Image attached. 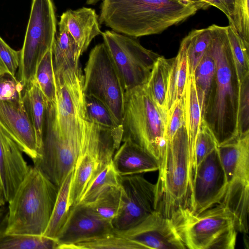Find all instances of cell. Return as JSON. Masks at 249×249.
<instances>
[{"mask_svg": "<svg viewBox=\"0 0 249 249\" xmlns=\"http://www.w3.org/2000/svg\"><path fill=\"white\" fill-rule=\"evenodd\" d=\"M187 77L186 48L184 42L182 40L178 53L174 57L170 72L166 98L167 112L175 102L180 99L183 95Z\"/></svg>", "mask_w": 249, "mask_h": 249, "instance_id": "cell-23", "label": "cell"}, {"mask_svg": "<svg viewBox=\"0 0 249 249\" xmlns=\"http://www.w3.org/2000/svg\"><path fill=\"white\" fill-rule=\"evenodd\" d=\"M166 115L144 85L126 90L122 122V142L130 140L160 163L166 146Z\"/></svg>", "mask_w": 249, "mask_h": 249, "instance_id": "cell-5", "label": "cell"}, {"mask_svg": "<svg viewBox=\"0 0 249 249\" xmlns=\"http://www.w3.org/2000/svg\"><path fill=\"white\" fill-rule=\"evenodd\" d=\"M6 201L4 197L3 187L0 178V207L5 205Z\"/></svg>", "mask_w": 249, "mask_h": 249, "instance_id": "cell-44", "label": "cell"}, {"mask_svg": "<svg viewBox=\"0 0 249 249\" xmlns=\"http://www.w3.org/2000/svg\"><path fill=\"white\" fill-rule=\"evenodd\" d=\"M174 58L160 56L155 62L149 77L144 85L147 91L160 108L167 116L166 98Z\"/></svg>", "mask_w": 249, "mask_h": 249, "instance_id": "cell-22", "label": "cell"}, {"mask_svg": "<svg viewBox=\"0 0 249 249\" xmlns=\"http://www.w3.org/2000/svg\"><path fill=\"white\" fill-rule=\"evenodd\" d=\"M121 197L120 186H109L102 190L88 205L98 216L112 223L118 213Z\"/></svg>", "mask_w": 249, "mask_h": 249, "instance_id": "cell-30", "label": "cell"}, {"mask_svg": "<svg viewBox=\"0 0 249 249\" xmlns=\"http://www.w3.org/2000/svg\"><path fill=\"white\" fill-rule=\"evenodd\" d=\"M184 109L183 95L180 99L175 102L167 113L164 133L166 142L170 141L178 129L185 124Z\"/></svg>", "mask_w": 249, "mask_h": 249, "instance_id": "cell-39", "label": "cell"}, {"mask_svg": "<svg viewBox=\"0 0 249 249\" xmlns=\"http://www.w3.org/2000/svg\"><path fill=\"white\" fill-rule=\"evenodd\" d=\"M109 186H119V175L116 172L112 161L96 171L79 202L87 204L91 203L102 190Z\"/></svg>", "mask_w": 249, "mask_h": 249, "instance_id": "cell-29", "label": "cell"}, {"mask_svg": "<svg viewBox=\"0 0 249 249\" xmlns=\"http://www.w3.org/2000/svg\"><path fill=\"white\" fill-rule=\"evenodd\" d=\"M106 128L86 121L82 141L74 165L69 196L70 208L78 203L89 183L100 168L108 148Z\"/></svg>", "mask_w": 249, "mask_h": 249, "instance_id": "cell-12", "label": "cell"}, {"mask_svg": "<svg viewBox=\"0 0 249 249\" xmlns=\"http://www.w3.org/2000/svg\"><path fill=\"white\" fill-rule=\"evenodd\" d=\"M140 249L135 242L115 232L63 247L62 249Z\"/></svg>", "mask_w": 249, "mask_h": 249, "instance_id": "cell-33", "label": "cell"}, {"mask_svg": "<svg viewBox=\"0 0 249 249\" xmlns=\"http://www.w3.org/2000/svg\"><path fill=\"white\" fill-rule=\"evenodd\" d=\"M194 155L184 124L166 142L155 183V210L165 217L189 208Z\"/></svg>", "mask_w": 249, "mask_h": 249, "instance_id": "cell-3", "label": "cell"}, {"mask_svg": "<svg viewBox=\"0 0 249 249\" xmlns=\"http://www.w3.org/2000/svg\"><path fill=\"white\" fill-rule=\"evenodd\" d=\"M56 19L52 0H32L29 18L20 50L18 79L24 87L34 79L37 67L53 47Z\"/></svg>", "mask_w": 249, "mask_h": 249, "instance_id": "cell-9", "label": "cell"}, {"mask_svg": "<svg viewBox=\"0 0 249 249\" xmlns=\"http://www.w3.org/2000/svg\"><path fill=\"white\" fill-rule=\"evenodd\" d=\"M88 120L112 130L123 129L109 109L102 102L91 96L85 95Z\"/></svg>", "mask_w": 249, "mask_h": 249, "instance_id": "cell-35", "label": "cell"}, {"mask_svg": "<svg viewBox=\"0 0 249 249\" xmlns=\"http://www.w3.org/2000/svg\"><path fill=\"white\" fill-rule=\"evenodd\" d=\"M24 88L16 76L0 71V100L21 99Z\"/></svg>", "mask_w": 249, "mask_h": 249, "instance_id": "cell-40", "label": "cell"}, {"mask_svg": "<svg viewBox=\"0 0 249 249\" xmlns=\"http://www.w3.org/2000/svg\"><path fill=\"white\" fill-rule=\"evenodd\" d=\"M114 232L112 223L98 216L87 204L70 208L67 219L56 239L58 249Z\"/></svg>", "mask_w": 249, "mask_h": 249, "instance_id": "cell-17", "label": "cell"}, {"mask_svg": "<svg viewBox=\"0 0 249 249\" xmlns=\"http://www.w3.org/2000/svg\"><path fill=\"white\" fill-rule=\"evenodd\" d=\"M34 79L47 102L55 104L56 87L53 66L52 47L46 52L39 63Z\"/></svg>", "mask_w": 249, "mask_h": 249, "instance_id": "cell-31", "label": "cell"}, {"mask_svg": "<svg viewBox=\"0 0 249 249\" xmlns=\"http://www.w3.org/2000/svg\"><path fill=\"white\" fill-rule=\"evenodd\" d=\"M227 35L239 84L249 74V43L231 24L227 26Z\"/></svg>", "mask_w": 249, "mask_h": 249, "instance_id": "cell-32", "label": "cell"}, {"mask_svg": "<svg viewBox=\"0 0 249 249\" xmlns=\"http://www.w3.org/2000/svg\"><path fill=\"white\" fill-rule=\"evenodd\" d=\"M237 130L238 136L249 133V74L239 83Z\"/></svg>", "mask_w": 249, "mask_h": 249, "instance_id": "cell-37", "label": "cell"}, {"mask_svg": "<svg viewBox=\"0 0 249 249\" xmlns=\"http://www.w3.org/2000/svg\"><path fill=\"white\" fill-rule=\"evenodd\" d=\"M8 219V207L5 205L0 207V232L5 231Z\"/></svg>", "mask_w": 249, "mask_h": 249, "instance_id": "cell-43", "label": "cell"}, {"mask_svg": "<svg viewBox=\"0 0 249 249\" xmlns=\"http://www.w3.org/2000/svg\"><path fill=\"white\" fill-rule=\"evenodd\" d=\"M22 153L0 127V178L7 203L14 196L30 168Z\"/></svg>", "mask_w": 249, "mask_h": 249, "instance_id": "cell-18", "label": "cell"}, {"mask_svg": "<svg viewBox=\"0 0 249 249\" xmlns=\"http://www.w3.org/2000/svg\"><path fill=\"white\" fill-rule=\"evenodd\" d=\"M225 191V174L217 146L199 164L194 172L188 209L197 214L221 204Z\"/></svg>", "mask_w": 249, "mask_h": 249, "instance_id": "cell-14", "label": "cell"}, {"mask_svg": "<svg viewBox=\"0 0 249 249\" xmlns=\"http://www.w3.org/2000/svg\"><path fill=\"white\" fill-rule=\"evenodd\" d=\"M215 72L214 60L207 49L194 74L201 111L210 90Z\"/></svg>", "mask_w": 249, "mask_h": 249, "instance_id": "cell-34", "label": "cell"}, {"mask_svg": "<svg viewBox=\"0 0 249 249\" xmlns=\"http://www.w3.org/2000/svg\"><path fill=\"white\" fill-rule=\"evenodd\" d=\"M206 9L197 0H103L99 22L133 37L159 34Z\"/></svg>", "mask_w": 249, "mask_h": 249, "instance_id": "cell-2", "label": "cell"}, {"mask_svg": "<svg viewBox=\"0 0 249 249\" xmlns=\"http://www.w3.org/2000/svg\"><path fill=\"white\" fill-rule=\"evenodd\" d=\"M98 19L95 11L90 8L70 9L61 16L59 29H65L69 33L82 55L92 39L102 34Z\"/></svg>", "mask_w": 249, "mask_h": 249, "instance_id": "cell-19", "label": "cell"}, {"mask_svg": "<svg viewBox=\"0 0 249 249\" xmlns=\"http://www.w3.org/2000/svg\"><path fill=\"white\" fill-rule=\"evenodd\" d=\"M59 188L36 166L29 171L8 202L5 232L42 235L48 225Z\"/></svg>", "mask_w": 249, "mask_h": 249, "instance_id": "cell-4", "label": "cell"}, {"mask_svg": "<svg viewBox=\"0 0 249 249\" xmlns=\"http://www.w3.org/2000/svg\"><path fill=\"white\" fill-rule=\"evenodd\" d=\"M211 26L208 50L215 64L210 90L201 111L218 145L237 137L239 84L227 35V26Z\"/></svg>", "mask_w": 249, "mask_h": 249, "instance_id": "cell-1", "label": "cell"}, {"mask_svg": "<svg viewBox=\"0 0 249 249\" xmlns=\"http://www.w3.org/2000/svg\"><path fill=\"white\" fill-rule=\"evenodd\" d=\"M217 145V142L212 131L205 122L201 120L195 148L193 176L199 164Z\"/></svg>", "mask_w": 249, "mask_h": 249, "instance_id": "cell-36", "label": "cell"}, {"mask_svg": "<svg viewBox=\"0 0 249 249\" xmlns=\"http://www.w3.org/2000/svg\"><path fill=\"white\" fill-rule=\"evenodd\" d=\"M183 95L185 125L190 144L195 149L201 115L194 74L188 75Z\"/></svg>", "mask_w": 249, "mask_h": 249, "instance_id": "cell-24", "label": "cell"}, {"mask_svg": "<svg viewBox=\"0 0 249 249\" xmlns=\"http://www.w3.org/2000/svg\"><path fill=\"white\" fill-rule=\"evenodd\" d=\"M74 169L67 175L59 188L57 197L47 227L43 235L56 239L65 224L69 213V196Z\"/></svg>", "mask_w": 249, "mask_h": 249, "instance_id": "cell-25", "label": "cell"}, {"mask_svg": "<svg viewBox=\"0 0 249 249\" xmlns=\"http://www.w3.org/2000/svg\"><path fill=\"white\" fill-rule=\"evenodd\" d=\"M212 36L211 26L190 32L182 41L187 52L188 75L194 74L210 44Z\"/></svg>", "mask_w": 249, "mask_h": 249, "instance_id": "cell-27", "label": "cell"}, {"mask_svg": "<svg viewBox=\"0 0 249 249\" xmlns=\"http://www.w3.org/2000/svg\"><path fill=\"white\" fill-rule=\"evenodd\" d=\"M121 197L118 213L112 222L115 231L127 230L155 210L156 186L138 174L119 176Z\"/></svg>", "mask_w": 249, "mask_h": 249, "instance_id": "cell-13", "label": "cell"}, {"mask_svg": "<svg viewBox=\"0 0 249 249\" xmlns=\"http://www.w3.org/2000/svg\"><path fill=\"white\" fill-rule=\"evenodd\" d=\"M55 102L49 106L53 126L62 137H82L88 120L84 89V74L79 63L54 70Z\"/></svg>", "mask_w": 249, "mask_h": 249, "instance_id": "cell-8", "label": "cell"}, {"mask_svg": "<svg viewBox=\"0 0 249 249\" xmlns=\"http://www.w3.org/2000/svg\"><path fill=\"white\" fill-rule=\"evenodd\" d=\"M102 35L125 91L144 85L160 55L143 47L135 37L113 30Z\"/></svg>", "mask_w": 249, "mask_h": 249, "instance_id": "cell-11", "label": "cell"}, {"mask_svg": "<svg viewBox=\"0 0 249 249\" xmlns=\"http://www.w3.org/2000/svg\"><path fill=\"white\" fill-rule=\"evenodd\" d=\"M23 91V103L35 129L37 142L41 150L47 101L35 79L24 87Z\"/></svg>", "mask_w": 249, "mask_h": 249, "instance_id": "cell-21", "label": "cell"}, {"mask_svg": "<svg viewBox=\"0 0 249 249\" xmlns=\"http://www.w3.org/2000/svg\"><path fill=\"white\" fill-rule=\"evenodd\" d=\"M0 127L33 162L40 158V148L22 98L0 100Z\"/></svg>", "mask_w": 249, "mask_h": 249, "instance_id": "cell-16", "label": "cell"}, {"mask_svg": "<svg viewBox=\"0 0 249 249\" xmlns=\"http://www.w3.org/2000/svg\"><path fill=\"white\" fill-rule=\"evenodd\" d=\"M186 249H233L237 230L229 209L217 204L199 214L181 209L171 217Z\"/></svg>", "mask_w": 249, "mask_h": 249, "instance_id": "cell-6", "label": "cell"}, {"mask_svg": "<svg viewBox=\"0 0 249 249\" xmlns=\"http://www.w3.org/2000/svg\"><path fill=\"white\" fill-rule=\"evenodd\" d=\"M234 6L231 23L238 34L249 43V0H234Z\"/></svg>", "mask_w": 249, "mask_h": 249, "instance_id": "cell-38", "label": "cell"}, {"mask_svg": "<svg viewBox=\"0 0 249 249\" xmlns=\"http://www.w3.org/2000/svg\"><path fill=\"white\" fill-rule=\"evenodd\" d=\"M20 55V51L12 48L0 36V71L15 76L19 65Z\"/></svg>", "mask_w": 249, "mask_h": 249, "instance_id": "cell-41", "label": "cell"}, {"mask_svg": "<svg viewBox=\"0 0 249 249\" xmlns=\"http://www.w3.org/2000/svg\"><path fill=\"white\" fill-rule=\"evenodd\" d=\"M85 95L102 102L122 125L125 89L120 75L104 43L90 51L84 69Z\"/></svg>", "mask_w": 249, "mask_h": 249, "instance_id": "cell-10", "label": "cell"}, {"mask_svg": "<svg viewBox=\"0 0 249 249\" xmlns=\"http://www.w3.org/2000/svg\"><path fill=\"white\" fill-rule=\"evenodd\" d=\"M114 232L135 242L140 249H186L172 219L156 211L136 226Z\"/></svg>", "mask_w": 249, "mask_h": 249, "instance_id": "cell-15", "label": "cell"}, {"mask_svg": "<svg viewBox=\"0 0 249 249\" xmlns=\"http://www.w3.org/2000/svg\"><path fill=\"white\" fill-rule=\"evenodd\" d=\"M53 69L79 63L81 55L73 37L65 29H59L52 47Z\"/></svg>", "mask_w": 249, "mask_h": 249, "instance_id": "cell-26", "label": "cell"}, {"mask_svg": "<svg viewBox=\"0 0 249 249\" xmlns=\"http://www.w3.org/2000/svg\"><path fill=\"white\" fill-rule=\"evenodd\" d=\"M123 142L112 158L113 166L119 176L158 171L160 163L152 156L130 140Z\"/></svg>", "mask_w": 249, "mask_h": 249, "instance_id": "cell-20", "label": "cell"}, {"mask_svg": "<svg viewBox=\"0 0 249 249\" xmlns=\"http://www.w3.org/2000/svg\"><path fill=\"white\" fill-rule=\"evenodd\" d=\"M56 239L42 235L0 232V249H58Z\"/></svg>", "mask_w": 249, "mask_h": 249, "instance_id": "cell-28", "label": "cell"}, {"mask_svg": "<svg viewBox=\"0 0 249 249\" xmlns=\"http://www.w3.org/2000/svg\"><path fill=\"white\" fill-rule=\"evenodd\" d=\"M225 177L221 204L233 216L238 231L248 233L249 211V133L217 145Z\"/></svg>", "mask_w": 249, "mask_h": 249, "instance_id": "cell-7", "label": "cell"}, {"mask_svg": "<svg viewBox=\"0 0 249 249\" xmlns=\"http://www.w3.org/2000/svg\"><path fill=\"white\" fill-rule=\"evenodd\" d=\"M202 2L206 9L213 6L223 12L227 17L229 24L231 23L234 11V0H197Z\"/></svg>", "mask_w": 249, "mask_h": 249, "instance_id": "cell-42", "label": "cell"}]
</instances>
